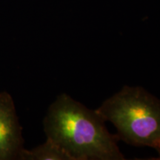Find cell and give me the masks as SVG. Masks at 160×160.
I'll return each instance as SVG.
<instances>
[{"label":"cell","mask_w":160,"mask_h":160,"mask_svg":"<svg viewBox=\"0 0 160 160\" xmlns=\"http://www.w3.org/2000/svg\"><path fill=\"white\" fill-rule=\"evenodd\" d=\"M44 131L72 160H123L119 138L111 134L97 110L88 108L67 93L58 96L43 119Z\"/></svg>","instance_id":"obj_1"},{"label":"cell","mask_w":160,"mask_h":160,"mask_svg":"<svg viewBox=\"0 0 160 160\" xmlns=\"http://www.w3.org/2000/svg\"><path fill=\"white\" fill-rule=\"evenodd\" d=\"M97 111L128 145L152 148L160 157V99L139 86L125 85Z\"/></svg>","instance_id":"obj_2"},{"label":"cell","mask_w":160,"mask_h":160,"mask_svg":"<svg viewBox=\"0 0 160 160\" xmlns=\"http://www.w3.org/2000/svg\"><path fill=\"white\" fill-rule=\"evenodd\" d=\"M24 148L22 127L13 97L8 91L0 92V160H18Z\"/></svg>","instance_id":"obj_3"},{"label":"cell","mask_w":160,"mask_h":160,"mask_svg":"<svg viewBox=\"0 0 160 160\" xmlns=\"http://www.w3.org/2000/svg\"><path fill=\"white\" fill-rule=\"evenodd\" d=\"M18 160H72L64 150L51 139L31 150L24 148Z\"/></svg>","instance_id":"obj_4"}]
</instances>
